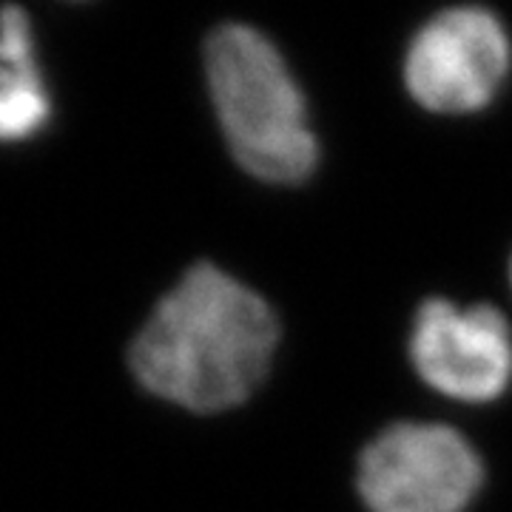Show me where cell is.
Here are the masks:
<instances>
[{
    "label": "cell",
    "instance_id": "1",
    "mask_svg": "<svg viewBox=\"0 0 512 512\" xmlns=\"http://www.w3.org/2000/svg\"><path fill=\"white\" fill-rule=\"evenodd\" d=\"M279 325L268 302L200 262L165 293L131 342L137 382L165 402L197 413L242 404L274 362Z\"/></svg>",
    "mask_w": 512,
    "mask_h": 512
},
{
    "label": "cell",
    "instance_id": "2",
    "mask_svg": "<svg viewBox=\"0 0 512 512\" xmlns=\"http://www.w3.org/2000/svg\"><path fill=\"white\" fill-rule=\"evenodd\" d=\"M205 74L222 134L237 163L259 180H308L319 143L285 57L251 26H220L205 46Z\"/></svg>",
    "mask_w": 512,
    "mask_h": 512
},
{
    "label": "cell",
    "instance_id": "3",
    "mask_svg": "<svg viewBox=\"0 0 512 512\" xmlns=\"http://www.w3.org/2000/svg\"><path fill=\"white\" fill-rule=\"evenodd\" d=\"M481 481L473 444L444 424H393L359 458V493L370 512H464Z\"/></svg>",
    "mask_w": 512,
    "mask_h": 512
},
{
    "label": "cell",
    "instance_id": "4",
    "mask_svg": "<svg viewBox=\"0 0 512 512\" xmlns=\"http://www.w3.org/2000/svg\"><path fill=\"white\" fill-rule=\"evenodd\" d=\"M510 37L493 12L447 9L413 37L404 83L413 100L436 114H470L493 103L510 74Z\"/></svg>",
    "mask_w": 512,
    "mask_h": 512
},
{
    "label": "cell",
    "instance_id": "5",
    "mask_svg": "<svg viewBox=\"0 0 512 512\" xmlns=\"http://www.w3.org/2000/svg\"><path fill=\"white\" fill-rule=\"evenodd\" d=\"M410 359L424 382L458 402H493L512 382V330L493 305L430 299L416 313Z\"/></svg>",
    "mask_w": 512,
    "mask_h": 512
},
{
    "label": "cell",
    "instance_id": "6",
    "mask_svg": "<svg viewBox=\"0 0 512 512\" xmlns=\"http://www.w3.org/2000/svg\"><path fill=\"white\" fill-rule=\"evenodd\" d=\"M52 120V97L40 72L26 9L0 6V146L35 140Z\"/></svg>",
    "mask_w": 512,
    "mask_h": 512
},
{
    "label": "cell",
    "instance_id": "7",
    "mask_svg": "<svg viewBox=\"0 0 512 512\" xmlns=\"http://www.w3.org/2000/svg\"><path fill=\"white\" fill-rule=\"evenodd\" d=\"M510 279H512V265H510Z\"/></svg>",
    "mask_w": 512,
    "mask_h": 512
}]
</instances>
